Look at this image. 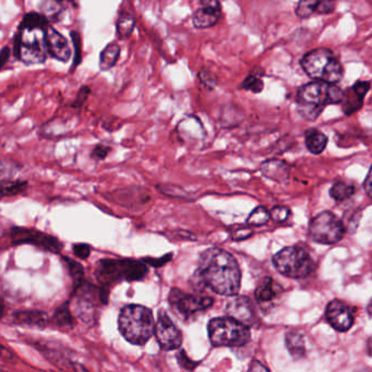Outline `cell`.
Segmentation results:
<instances>
[{
  "label": "cell",
  "instance_id": "obj_1",
  "mask_svg": "<svg viewBox=\"0 0 372 372\" xmlns=\"http://www.w3.org/2000/svg\"><path fill=\"white\" fill-rule=\"evenodd\" d=\"M196 276L204 286L218 295L235 296L241 289L238 262L229 252L220 248H210L202 252Z\"/></svg>",
  "mask_w": 372,
  "mask_h": 372
},
{
  "label": "cell",
  "instance_id": "obj_2",
  "mask_svg": "<svg viewBox=\"0 0 372 372\" xmlns=\"http://www.w3.org/2000/svg\"><path fill=\"white\" fill-rule=\"evenodd\" d=\"M121 336L134 345H144L154 334L155 322L152 311L139 305L123 308L119 318Z\"/></svg>",
  "mask_w": 372,
  "mask_h": 372
},
{
  "label": "cell",
  "instance_id": "obj_3",
  "mask_svg": "<svg viewBox=\"0 0 372 372\" xmlns=\"http://www.w3.org/2000/svg\"><path fill=\"white\" fill-rule=\"evenodd\" d=\"M303 71L313 81L336 84L342 80L344 70L338 58L328 49H316L301 58Z\"/></svg>",
  "mask_w": 372,
  "mask_h": 372
},
{
  "label": "cell",
  "instance_id": "obj_4",
  "mask_svg": "<svg viewBox=\"0 0 372 372\" xmlns=\"http://www.w3.org/2000/svg\"><path fill=\"white\" fill-rule=\"evenodd\" d=\"M146 266L134 260H101L96 266V278L106 288L121 281L141 280L146 274Z\"/></svg>",
  "mask_w": 372,
  "mask_h": 372
},
{
  "label": "cell",
  "instance_id": "obj_5",
  "mask_svg": "<svg viewBox=\"0 0 372 372\" xmlns=\"http://www.w3.org/2000/svg\"><path fill=\"white\" fill-rule=\"evenodd\" d=\"M208 331L211 343L216 347H241L251 338L248 326L229 317L211 320Z\"/></svg>",
  "mask_w": 372,
  "mask_h": 372
},
{
  "label": "cell",
  "instance_id": "obj_6",
  "mask_svg": "<svg viewBox=\"0 0 372 372\" xmlns=\"http://www.w3.org/2000/svg\"><path fill=\"white\" fill-rule=\"evenodd\" d=\"M276 270L291 278H307L313 271V261L303 248L286 247L273 257Z\"/></svg>",
  "mask_w": 372,
  "mask_h": 372
},
{
  "label": "cell",
  "instance_id": "obj_7",
  "mask_svg": "<svg viewBox=\"0 0 372 372\" xmlns=\"http://www.w3.org/2000/svg\"><path fill=\"white\" fill-rule=\"evenodd\" d=\"M45 31H20L14 40V51L16 57L26 65L44 63L49 54Z\"/></svg>",
  "mask_w": 372,
  "mask_h": 372
},
{
  "label": "cell",
  "instance_id": "obj_8",
  "mask_svg": "<svg viewBox=\"0 0 372 372\" xmlns=\"http://www.w3.org/2000/svg\"><path fill=\"white\" fill-rule=\"evenodd\" d=\"M346 229L344 223L330 211L316 215L309 223V237L320 245H334L342 241Z\"/></svg>",
  "mask_w": 372,
  "mask_h": 372
},
{
  "label": "cell",
  "instance_id": "obj_9",
  "mask_svg": "<svg viewBox=\"0 0 372 372\" xmlns=\"http://www.w3.org/2000/svg\"><path fill=\"white\" fill-rule=\"evenodd\" d=\"M344 97V91L336 84H328L321 81H311L301 86L297 93L298 104L324 107L326 105L341 104Z\"/></svg>",
  "mask_w": 372,
  "mask_h": 372
},
{
  "label": "cell",
  "instance_id": "obj_10",
  "mask_svg": "<svg viewBox=\"0 0 372 372\" xmlns=\"http://www.w3.org/2000/svg\"><path fill=\"white\" fill-rule=\"evenodd\" d=\"M169 301L171 307L184 318L191 317L194 313L203 311L213 305V298L211 297L191 295L177 288L171 289Z\"/></svg>",
  "mask_w": 372,
  "mask_h": 372
},
{
  "label": "cell",
  "instance_id": "obj_11",
  "mask_svg": "<svg viewBox=\"0 0 372 372\" xmlns=\"http://www.w3.org/2000/svg\"><path fill=\"white\" fill-rule=\"evenodd\" d=\"M11 239L12 243L16 245L30 243L55 253H58L63 249V243L56 237L37 229L26 228V227H14L11 229Z\"/></svg>",
  "mask_w": 372,
  "mask_h": 372
},
{
  "label": "cell",
  "instance_id": "obj_12",
  "mask_svg": "<svg viewBox=\"0 0 372 372\" xmlns=\"http://www.w3.org/2000/svg\"><path fill=\"white\" fill-rule=\"evenodd\" d=\"M155 336L164 351H175L183 344L181 331L173 323L164 310L159 312L158 322L155 324Z\"/></svg>",
  "mask_w": 372,
  "mask_h": 372
},
{
  "label": "cell",
  "instance_id": "obj_13",
  "mask_svg": "<svg viewBox=\"0 0 372 372\" xmlns=\"http://www.w3.org/2000/svg\"><path fill=\"white\" fill-rule=\"evenodd\" d=\"M326 319L333 328L346 332L354 324V315L351 308L341 301H332L326 307Z\"/></svg>",
  "mask_w": 372,
  "mask_h": 372
},
{
  "label": "cell",
  "instance_id": "obj_14",
  "mask_svg": "<svg viewBox=\"0 0 372 372\" xmlns=\"http://www.w3.org/2000/svg\"><path fill=\"white\" fill-rule=\"evenodd\" d=\"M202 7L198 8L192 16V24L194 28L203 29L212 28L220 21L221 4L215 0H203L201 1Z\"/></svg>",
  "mask_w": 372,
  "mask_h": 372
},
{
  "label": "cell",
  "instance_id": "obj_15",
  "mask_svg": "<svg viewBox=\"0 0 372 372\" xmlns=\"http://www.w3.org/2000/svg\"><path fill=\"white\" fill-rule=\"evenodd\" d=\"M369 90V81L358 80L348 90L344 91V97L341 103L343 113L349 116L358 111L363 107V99Z\"/></svg>",
  "mask_w": 372,
  "mask_h": 372
},
{
  "label": "cell",
  "instance_id": "obj_16",
  "mask_svg": "<svg viewBox=\"0 0 372 372\" xmlns=\"http://www.w3.org/2000/svg\"><path fill=\"white\" fill-rule=\"evenodd\" d=\"M45 41H46L47 51L51 54V56L63 63L69 61L72 54L69 43L66 40V37L53 26H47L45 31Z\"/></svg>",
  "mask_w": 372,
  "mask_h": 372
},
{
  "label": "cell",
  "instance_id": "obj_17",
  "mask_svg": "<svg viewBox=\"0 0 372 372\" xmlns=\"http://www.w3.org/2000/svg\"><path fill=\"white\" fill-rule=\"evenodd\" d=\"M291 169V165L280 159H271V160L264 161L260 165V171L262 175L266 179L278 184H285L288 181Z\"/></svg>",
  "mask_w": 372,
  "mask_h": 372
},
{
  "label": "cell",
  "instance_id": "obj_18",
  "mask_svg": "<svg viewBox=\"0 0 372 372\" xmlns=\"http://www.w3.org/2000/svg\"><path fill=\"white\" fill-rule=\"evenodd\" d=\"M177 132L183 141L198 142L202 141L206 136L203 126L200 123L199 119L194 116H188L183 121H179L177 126Z\"/></svg>",
  "mask_w": 372,
  "mask_h": 372
},
{
  "label": "cell",
  "instance_id": "obj_19",
  "mask_svg": "<svg viewBox=\"0 0 372 372\" xmlns=\"http://www.w3.org/2000/svg\"><path fill=\"white\" fill-rule=\"evenodd\" d=\"M226 312L229 318L245 324L246 326L254 320L253 307L246 297H238L231 301L227 305Z\"/></svg>",
  "mask_w": 372,
  "mask_h": 372
},
{
  "label": "cell",
  "instance_id": "obj_20",
  "mask_svg": "<svg viewBox=\"0 0 372 372\" xmlns=\"http://www.w3.org/2000/svg\"><path fill=\"white\" fill-rule=\"evenodd\" d=\"M280 293V285L268 276L258 285L254 291V297L260 305H268L273 301H276Z\"/></svg>",
  "mask_w": 372,
  "mask_h": 372
},
{
  "label": "cell",
  "instance_id": "obj_21",
  "mask_svg": "<svg viewBox=\"0 0 372 372\" xmlns=\"http://www.w3.org/2000/svg\"><path fill=\"white\" fill-rule=\"evenodd\" d=\"M285 343L289 354L293 359L299 361L306 356L305 338L301 333L297 331H289L285 336Z\"/></svg>",
  "mask_w": 372,
  "mask_h": 372
},
{
  "label": "cell",
  "instance_id": "obj_22",
  "mask_svg": "<svg viewBox=\"0 0 372 372\" xmlns=\"http://www.w3.org/2000/svg\"><path fill=\"white\" fill-rule=\"evenodd\" d=\"M328 136L318 129H309L305 134V144L312 154H321L328 146Z\"/></svg>",
  "mask_w": 372,
  "mask_h": 372
},
{
  "label": "cell",
  "instance_id": "obj_23",
  "mask_svg": "<svg viewBox=\"0 0 372 372\" xmlns=\"http://www.w3.org/2000/svg\"><path fill=\"white\" fill-rule=\"evenodd\" d=\"M49 26V20L39 12H29L22 19L19 31H45Z\"/></svg>",
  "mask_w": 372,
  "mask_h": 372
},
{
  "label": "cell",
  "instance_id": "obj_24",
  "mask_svg": "<svg viewBox=\"0 0 372 372\" xmlns=\"http://www.w3.org/2000/svg\"><path fill=\"white\" fill-rule=\"evenodd\" d=\"M121 57V46L117 43L107 45L100 56V68L102 71L111 69Z\"/></svg>",
  "mask_w": 372,
  "mask_h": 372
},
{
  "label": "cell",
  "instance_id": "obj_25",
  "mask_svg": "<svg viewBox=\"0 0 372 372\" xmlns=\"http://www.w3.org/2000/svg\"><path fill=\"white\" fill-rule=\"evenodd\" d=\"M16 320L20 323L28 324V326H45L49 323L46 313L39 310L16 312Z\"/></svg>",
  "mask_w": 372,
  "mask_h": 372
},
{
  "label": "cell",
  "instance_id": "obj_26",
  "mask_svg": "<svg viewBox=\"0 0 372 372\" xmlns=\"http://www.w3.org/2000/svg\"><path fill=\"white\" fill-rule=\"evenodd\" d=\"M28 187L26 181H0V200L6 198L16 197L18 194L22 193Z\"/></svg>",
  "mask_w": 372,
  "mask_h": 372
},
{
  "label": "cell",
  "instance_id": "obj_27",
  "mask_svg": "<svg viewBox=\"0 0 372 372\" xmlns=\"http://www.w3.org/2000/svg\"><path fill=\"white\" fill-rule=\"evenodd\" d=\"M136 26V20L129 12L123 11L116 22V30L121 39H128L132 34Z\"/></svg>",
  "mask_w": 372,
  "mask_h": 372
},
{
  "label": "cell",
  "instance_id": "obj_28",
  "mask_svg": "<svg viewBox=\"0 0 372 372\" xmlns=\"http://www.w3.org/2000/svg\"><path fill=\"white\" fill-rule=\"evenodd\" d=\"M355 187L349 184L338 181L330 189V196L336 202H344L355 194Z\"/></svg>",
  "mask_w": 372,
  "mask_h": 372
},
{
  "label": "cell",
  "instance_id": "obj_29",
  "mask_svg": "<svg viewBox=\"0 0 372 372\" xmlns=\"http://www.w3.org/2000/svg\"><path fill=\"white\" fill-rule=\"evenodd\" d=\"M270 212L264 206H257L254 208L247 218V224L250 226L260 227L268 224L270 221Z\"/></svg>",
  "mask_w": 372,
  "mask_h": 372
},
{
  "label": "cell",
  "instance_id": "obj_30",
  "mask_svg": "<svg viewBox=\"0 0 372 372\" xmlns=\"http://www.w3.org/2000/svg\"><path fill=\"white\" fill-rule=\"evenodd\" d=\"M319 0H301L296 7V16L301 19H308L317 14V5Z\"/></svg>",
  "mask_w": 372,
  "mask_h": 372
},
{
  "label": "cell",
  "instance_id": "obj_31",
  "mask_svg": "<svg viewBox=\"0 0 372 372\" xmlns=\"http://www.w3.org/2000/svg\"><path fill=\"white\" fill-rule=\"evenodd\" d=\"M54 321L59 326H74V318H72L71 310L68 307V303H65L56 310Z\"/></svg>",
  "mask_w": 372,
  "mask_h": 372
},
{
  "label": "cell",
  "instance_id": "obj_32",
  "mask_svg": "<svg viewBox=\"0 0 372 372\" xmlns=\"http://www.w3.org/2000/svg\"><path fill=\"white\" fill-rule=\"evenodd\" d=\"M66 263H67L68 268H69L70 274L72 276V281H74V284L76 285V287H80L82 285V281H84V268L80 266L78 262L74 261V260L69 259V258L65 257Z\"/></svg>",
  "mask_w": 372,
  "mask_h": 372
},
{
  "label": "cell",
  "instance_id": "obj_33",
  "mask_svg": "<svg viewBox=\"0 0 372 372\" xmlns=\"http://www.w3.org/2000/svg\"><path fill=\"white\" fill-rule=\"evenodd\" d=\"M298 113L306 121H313L321 115L324 107L312 106V105L298 104Z\"/></svg>",
  "mask_w": 372,
  "mask_h": 372
},
{
  "label": "cell",
  "instance_id": "obj_34",
  "mask_svg": "<svg viewBox=\"0 0 372 372\" xmlns=\"http://www.w3.org/2000/svg\"><path fill=\"white\" fill-rule=\"evenodd\" d=\"M41 10H42V14L49 20H56L59 14H61V4L58 3V1H45V3L42 4L41 6Z\"/></svg>",
  "mask_w": 372,
  "mask_h": 372
},
{
  "label": "cell",
  "instance_id": "obj_35",
  "mask_svg": "<svg viewBox=\"0 0 372 372\" xmlns=\"http://www.w3.org/2000/svg\"><path fill=\"white\" fill-rule=\"evenodd\" d=\"M264 84L261 78L256 76H249L246 78L245 81L241 84V89L243 90L250 91L252 93H260L263 90Z\"/></svg>",
  "mask_w": 372,
  "mask_h": 372
},
{
  "label": "cell",
  "instance_id": "obj_36",
  "mask_svg": "<svg viewBox=\"0 0 372 372\" xmlns=\"http://www.w3.org/2000/svg\"><path fill=\"white\" fill-rule=\"evenodd\" d=\"M289 215H291V210L284 206H274L270 212V218L274 222L278 223H283L288 220Z\"/></svg>",
  "mask_w": 372,
  "mask_h": 372
},
{
  "label": "cell",
  "instance_id": "obj_37",
  "mask_svg": "<svg viewBox=\"0 0 372 372\" xmlns=\"http://www.w3.org/2000/svg\"><path fill=\"white\" fill-rule=\"evenodd\" d=\"M70 35H71L74 47V67H72L74 68L81 63V39H80L79 33L76 32V31H72Z\"/></svg>",
  "mask_w": 372,
  "mask_h": 372
},
{
  "label": "cell",
  "instance_id": "obj_38",
  "mask_svg": "<svg viewBox=\"0 0 372 372\" xmlns=\"http://www.w3.org/2000/svg\"><path fill=\"white\" fill-rule=\"evenodd\" d=\"M252 233H253V231L251 228L241 226L239 228L233 229V233H231V238L236 241H245V239L251 237Z\"/></svg>",
  "mask_w": 372,
  "mask_h": 372
},
{
  "label": "cell",
  "instance_id": "obj_39",
  "mask_svg": "<svg viewBox=\"0 0 372 372\" xmlns=\"http://www.w3.org/2000/svg\"><path fill=\"white\" fill-rule=\"evenodd\" d=\"M111 149L109 146H104V144H99V146H95L94 150L92 151V156L93 160L95 161H103L107 158V155L111 152Z\"/></svg>",
  "mask_w": 372,
  "mask_h": 372
},
{
  "label": "cell",
  "instance_id": "obj_40",
  "mask_svg": "<svg viewBox=\"0 0 372 372\" xmlns=\"http://www.w3.org/2000/svg\"><path fill=\"white\" fill-rule=\"evenodd\" d=\"M336 1H331V0H320L318 1L317 14H328L334 11L336 9Z\"/></svg>",
  "mask_w": 372,
  "mask_h": 372
},
{
  "label": "cell",
  "instance_id": "obj_41",
  "mask_svg": "<svg viewBox=\"0 0 372 372\" xmlns=\"http://www.w3.org/2000/svg\"><path fill=\"white\" fill-rule=\"evenodd\" d=\"M198 76H199L200 81L208 89H214L218 84V80L210 71H200Z\"/></svg>",
  "mask_w": 372,
  "mask_h": 372
},
{
  "label": "cell",
  "instance_id": "obj_42",
  "mask_svg": "<svg viewBox=\"0 0 372 372\" xmlns=\"http://www.w3.org/2000/svg\"><path fill=\"white\" fill-rule=\"evenodd\" d=\"M74 252L80 259H86L91 254V247L86 243H76L74 246Z\"/></svg>",
  "mask_w": 372,
  "mask_h": 372
},
{
  "label": "cell",
  "instance_id": "obj_43",
  "mask_svg": "<svg viewBox=\"0 0 372 372\" xmlns=\"http://www.w3.org/2000/svg\"><path fill=\"white\" fill-rule=\"evenodd\" d=\"M89 94H90V89L88 86H84L81 90L78 93V96H76V101H74V107H81L82 104L86 102V99H88Z\"/></svg>",
  "mask_w": 372,
  "mask_h": 372
},
{
  "label": "cell",
  "instance_id": "obj_44",
  "mask_svg": "<svg viewBox=\"0 0 372 372\" xmlns=\"http://www.w3.org/2000/svg\"><path fill=\"white\" fill-rule=\"evenodd\" d=\"M177 358H179V365H181V367L186 368V369L192 370L197 366V363L190 361V359L186 356L185 351H181V353H179Z\"/></svg>",
  "mask_w": 372,
  "mask_h": 372
},
{
  "label": "cell",
  "instance_id": "obj_45",
  "mask_svg": "<svg viewBox=\"0 0 372 372\" xmlns=\"http://www.w3.org/2000/svg\"><path fill=\"white\" fill-rule=\"evenodd\" d=\"M14 166H12L11 163H6L4 161H0V181H5V176L8 174L12 173Z\"/></svg>",
  "mask_w": 372,
  "mask_h": 372
},
{
  "label": "cell",
  "instance_id": "obj_46",
  "mask_svg": "<svg viewBox=\"0 0 372 372\" xmlns=\"http://www.w3.org/2000/svg\"><path fill=\"white\" fill-rule=\"evenodd\" d=\"M10 57V49L8 46L4 47L0 51V70L5 67L6 64L8 63V59Z\"/></svg>",
  "mask_w": 372,
  "mask_h": 372
},
{
  "label": "cell",
  "instance_id": "obj_47",
  "mask_svg": "<svg viewBox=\"0 0 372 372\" xmlns=\"http://www.w3.org/2000/svg\"><path fill=\"white\" fill-rule=\"evenodd\" d=\"M249 372H270L266 366L262 365L260 361H252L251 365L249 367Z\"/></svg>",
  "mask_w": 372,
  "mask_h": 372
},
{
  "label": "cell",
  "instance_id": "obj_48",
  "mask_svg": "<svg viewBox=\"0 0 372 372\" xmlns=\"http://www.w3.org/2000/svg\"><path fill=\"white\" fill-rule=\"evenodd\" d=\"M363 188H365L368 197H370L371 196V169H369L367 176H366L365 181H363Z\"/></svg>",
  "mask_w": 372,
  "mask_h": 372
},
{
  "label": "cell",
  "instance_id": "obj_49",
  "mask_svg": "<svg viewBox=\"0 0 372 372\" xmlns=\"http://www.w3.org/2000/svg\"><path fill=\"white\" fill-rule=\"evenodd\" d=\"M4 310H5V308H4L3 301L0 299V318L4 316Z\"/></svg>",
  "mask_w": 372,
  "mask_h": 372
}]
</instances>
